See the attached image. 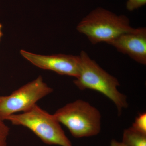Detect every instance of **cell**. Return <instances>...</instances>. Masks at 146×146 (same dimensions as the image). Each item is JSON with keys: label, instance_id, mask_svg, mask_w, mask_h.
I'll return each instance as SVG.
<instances>
[{"label": "cell", "instance_id": "cell-9", "mask_svg": "<svg viewBox=\"0 0 146 146\" xmlns=\"http://www.w3.org/2000/svg\"><path fill=\"white\" fill-rule=\"evenodd\" d=\"M131 127L139 132L146 134V112L139 114Z\"/></svg>", "mask_w": 146, "mask_h": 146}, {"label": "cell", "instance_id": "cell-11", "mask_svg": "<svg viewBox=\"0 0 146 146\" xmlns=\"http://www.w3.org/2000/svg\"><path fill=\"white\" fill-rule=\"evenodd\" d=\"M9 132V128L3 121L0 120V139L7 140Z\"/></svg>", "mask_w": 146, "mask_h": 146}, {"label": "cell", "instance_id": "cell-1", "mask_svg": "<svg viewBox=\"0 0 146 146\" xmlns=\"http://www.w3.org/2000/svg\"><path fill=\"white\" fill-rule=\"evenodd\" d=\"M80 58L79 72L74 83L79 89L95 90L112 101L117 109L118 116L128 106L127 97L117 89L120 83L117 79L105 71L87 53L82 51Z\"/></svg>", "mask_w": 146, "mask_h": 146}, {"label": "cell", "instance_id": "cell-2", "mask_svg": "<svg viewBox=\"0 0 146 146\" xmlns=\"http://www.w3.org/2000/svg\"><path fill=\"white\" fill-rule=\"evenodd\" d=\"M128 18L118 16L109 11L99 8L84 17L77 26L93 45L101 42L108 44L121 35L132 31Z\"/></svg>", "mask_w": 146, "mask_h": 146}, {"label": "cell", "instance_id": "cell-6", "mask_svg": "<svg viewBox=\"0 0 146 146\" xmlns=\"http://www.w3.org/2000/svg\"><path fill=\"white\" fill-rule=\"evenodd\" d=\"M21 55L32 64L44 70H49L61 75L76 78L79 72V56L59 54L42 55L21 50Z\"/></svg>", "mask_w": 146, "mask_h": 146}, {"label": "cell", "instance_id": "cell-12", "mask_svg": "<svg viewBox=\"0 0 146 146\" xmlns=\"http://www.w3.org/2000/svg\"><path fill=\"white\" fill-rule=\"evenodd\" d=\"M110 146H126L122 142H119L115 140H112L110 143Z\"/></svg>", "mask_w": 146, "mask_h": 146}, {"label": "cell", "instance_id": "cell-3", "mask_svg": "<svg viewBox=\"0 0 146 146\" xmlns=\"http://www.w3.org/2000/svg\"><path fill=\"white\" fill-rule=\"evenodd\" d=\"M5 120L13 125L27 128L45 143L72 146L53 115H50L36 104L26 112L9 116Z\"/></svg>", "mask_w": 146, "mask_h": 146}, {"label": "cell", "instance_id": "cell-15", "mask_svg": "<svg viewBox=\"0 0 146 146\" xmlns=\"http://www.w3.org/2000/svg\"><path fill=\"white\" fill-rule=\"evenodd\" d=\"M0 98H1V96H0Z\"/></svg>", "mask_w": 146, "mask_h": 146}, {"label": "cell", "instance_id": "cell-7", "mask_svg": "<svg viewBox=\"0 0 146 146\" xmlns=\"http://www.w3.org/2000/svg\"><path fill=\"white\" fill-rule=\"evenodd\" d=\"M118 51L127 55L137 63L146 65V29H134L108 43Z\"/></svg>", "mask_w": 146, "mask_h": 146}, {"label": "cell", "instance_id": "cell-13", "mask_svg": "<svg viewBox=\"0 0 146 146\" xmlns=\"http://www.w3.org/2000/svg\"><path fill=\"white\" fill-rule=\"evenodd\" d=\"M7 140L0 139V146H7Z\"/></svg>", "mask_w": 146, "mask_h": 146}, {"label": "cell", "instance_id": "cell-10", "mask_svg": "<svg viewBox=\"0 0 146 146\" xmlns=\"http://www.w3.org/2000/svg\"><path fill=\"white\" fill-rule=\"evenodd\" d=\"M146 0H128L127 3L126 7L128 10L132 11L145 5Z\"/></svg>", "mask_w": 146, "mask_h": 146}, {"label": "cell", "instance_id": "cell-14", "mask_svg": "<svg viewBox=\"0 0 146 146\" xmlns=\"http://www.w3.org/2000/svg\"><path fill=\"white\" fill-rule=\"evenodd\" d=\"M2 29V25L0 23V41H1V38L2 36L3 35Z\"/></svg>", "mask_w": 146, "mask_h": 146}, {"label": "cell", "instance_id": "cell-8", "mask_svg": "<svg viewBox=\"0 0 146 146\" xmlns=\"http://www.w3.org/2000/svg\"><path fill=\"white\" fill-rule=\"evenodd\" d=\"M122 143L126 146H146V134L131 127L124 131Z\"/></svg>", "mask_w": 146, "mask_h": 146}, {"label": "cell", "instance_id": "cell-4", "mask_svg": "<svg viewBox=\"0 0 146 146\" xmlns=\"http://www.w3.org/2000/svg\"><path fill=\"white\" fill-rule=\"evenodd\" d=\"M53 115L75 138L96 136L100 131L101 116L100 111L83 100H77L65 105Z\"/></svg>", "mask_w": 146, "mask_h": 146}, {"label": "cell", "instance_id": "cell-5", "mask_svg": "<svg viewBox=\"0 0 146 146\" xmlns=\"http://www.w3.org/2000/svg\"><path fill=\"white\" fill-rule=\"evenodd\" d=\"M53 89L44 82L42 76L19 88L10 95L0 98V120L30 109L36 102L50 94Z\"/></svg>", "mask_w": 146, "mask_h": 146}]
</instances>
